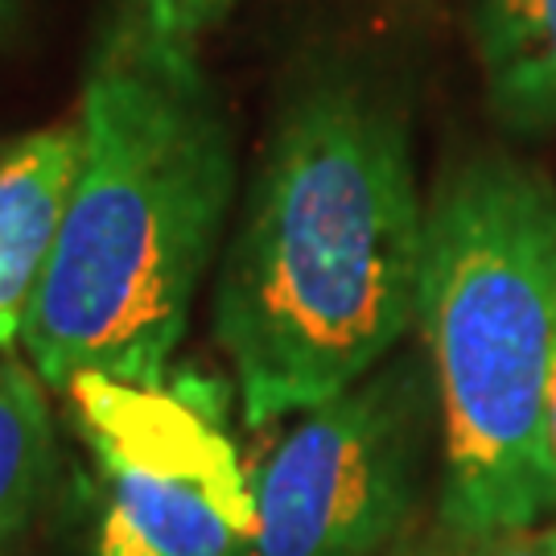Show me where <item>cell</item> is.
Here are the masks:
<instances>
[{
    "label": "cell",
    "instance_id": "cell-1",
    "mask_svg": "<svg viewBox=\"0 0 556 556\" xmlns=\"http://www.w3.org/2000/svg\"><path fill=\"white\" fill-rule=\"evenodd\" d=\"M425 202L400 108L318 75L280 112L215 293L248 429L342 396L417 321Z\"/></svg>",
    "mask_w": 556,
    "mask_h": 556
},
{
    "label": "cell",
    "instance_id": "cell-2",
    "mask_svg": "<svg viewBox=\"0 0 556 556\" xmlns=\"http://www.w3.org/2000/svg\"><path fill=\"white\" fill-rule=\"evenodd\" d=\"M83 161L25 318L46 388L79 376L161 383L236 190V140L199 59L132 17L79 103Z\"/></svg>",
    "mask_w": 556,
    "mask_h": 556
},
{
    "label": "cell",
    "instance_id": "cell-3",
    "mask_svg": "<svg viewBox=\"0 0 556 556\" xmlns=\"http://www.w3.org/2000/svg\"><path fill=\"white\" fill-rule=\"evenodd\" d=\"M417 326L441 429V519L457 540L556 511V190L516 157H475L425 206Z\"/></svg>",
    "mask_w": 556,
    "mask_h": 556
},
{
    "label": "cell",
    "instance_id": "cell-4",
    "mask_svg": "<svg viewBox=\"0 0 556 556\" xmlns=\"http://www.w3.org/2000/svg\"><path fill=\"white\" fill-rule=\"evenodd\" d=\"M433 417V371L413 355L301 413L252 475L239 556H376L417 507Z\"/></svg>",
    "mask_w": 556,
    "mask_h": 556
},
{
    "label": "cell",
    "instance_id": "cell-5",
    "mask_svg": "<svg viewBox=\"0 0 556 556\" xmlns=\"http://www.w3.org/2000/svg\"><path fill=\"white\" fill-rule=\"evenodd\" d=\"M66 400L103 482L91 556H239L256 491L211 404L116 376L71 379Z\"/></svg>",
    "mask_w": 556,
    "mask_h": 556
},
{
    "label": "cell",
    "instance_id": "cell-6",
    "mask_svg": "<svg viewBox=\"0 0 556 556\" xmlns=\"http://www.w3.org/2000/svg\"><path fill=\"white\" fill-rule=\"evenodd\" d=\"M83 161L79 116L0 153V351L25 334Z\"/></svg>",
    "mask_w": 556,
    "mask_h": 556
},
{
    "label": "cell",
    "instance_id": "cell-7",
    "mask_svg": "<svg viewBox=\"0 0 556 556\" xmlns=\"http://www.w3.org/2000/svg\"><path fill=\"white\" fill-rule=\"evenodd\" d=\"M470 34L498 116L556 124V0H470Z\"/></svg>",
    "mask_w": 556,
    "mask_h": 556
},
{
    "label": "cell",
    "instance_id": "cell-8",
    "mask_svg": "<svg viewBox=\"0 0 556 556\" xmlns=\"http://www.w3.org/2000/svg\"><path fill=\"white\" fill-rule=\"evenodd\" d=\"M34 367L0 363V544L17 536L38 511L50 478V404Z\"/></svg>",
    "mask_w": 556,
    "mask_h": 556
},
{
    "label": "cell",
    "instance_id": "cell-9",
    "mask_svg": "<svg viewBox=\"0 0 556 556\" xmlns=\"http://www.w3.org/2000/svg\"><path fill=\"white\" fill-rule=\"evenodd\" d=\"M236 9V0H137V17L144 29L161 41L194 54L206 29H215L227 13Z\"/></svg>",
    "mask_w": 556,
    "mask_h": 556
},
{
    "label": "cell",
    "instance_id": "cell-10",
    "mask_svg": "<svg viewBox=\"0 0 556 556\" xmlns=\"http://www.w3.org/2000/svg\"><path fill=\"white\" fill-rule=\"evenodd\" d=\"M425 556H556V523H540L528 532H507V536L486 540H457L438 553Z\"/></svg>",
    "mask_w": 556,
    "mask_h": 556
},
{
    "label": "cell",
    "instance_id": "cell-11",
    "mask_svg": "<svg viewBox=\"0 0 556 556\" xmlns=\"http://www.w3.org/2000/svg\"><path fill=\"white\" fill-rule=\"evenodd\" d=\"M548 450H553V466H556V367H553V383H548Z\"/></svg>",
    "mask_w": 556,
    "mask_h": 556
},
{
    "label": "cell",
    "instance_id": "cell-12",
    "mask_svg": "<svg viewBox=\"0 0 556 556\" xmlns=\"http://www.w3.org/2000/svg\"><path fill=\"white\" fill-rule=\"evenodd\" d=\"M9 17H13V0H0V29L9 25Z\"/></svg>",
    "mask_w": 556,
    "mask_h": 556
}]
</instances>
